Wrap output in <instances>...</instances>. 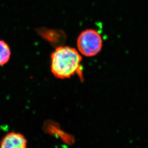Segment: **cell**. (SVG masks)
<instances>
[{
    "mask_svg": "<svg viewBox=\"0 0 148 148\" xmlns=\"http://www.w3.org/2000/svg\"><path fill=\"white\" fill-rule=\"evenodd\" d=\"M82 61L81 53L75 49L69 46H59L51 55L52 73L60 79L70 78L77 74L82 81Z\"/></svg>",
    "mask_w": 148,
    "mask_h": 148,
    "instance_id": "6da1fadb",
    "label": "cell"
},
{
    "mask_svg": "<svg viewBox=\"0 0 148 148\" xmlns=\"http://www.w3.org/2000/svg\"><path fill=\"white\" fill-rule=\"evenodd\" d=\"M79 52L86 57H92L100 52L103 41L100 34L95 30L88 29L81 32L77 39Z\"/></svg>",
    "mask_w": 148,
    "mask_h": 148,
    "instance_id": "7a4b0ae2",
    "label": "cell"
},
{
    "mask_svg": "<svg viewBox=\"0 0 148 148\" xmlns=\"http://www.w3.org/2000/svg\"><path fill=\"white\" fill-rule=\"evenodd\" d=\"M0 148H27L26 140L21 134L9 133L3 139Z\"/></svg>",
    "mask_w": 148,
    "mask_h": 148,
    "instance_id": "3957f363",
    "label": "cell"
},
{
    "mask_svg": "<svg viewBox=\"0 0 148 148\" xmlns=\"http://www.w3.org/2000/svg\"><path fill=\"white\" fill-rule=\"evenodd\" d=\"M41 35L52 44H59L64 39V34L60 31L53 30H44L40 31Z\"/></svg>",
    "mask_w": 148,
    "mask_h": 148,
    "instance_id": "277c9868",
    "label": "cell"
},
{
    "mask_svg": "<svg viewBox=\"0 0 148 148\" xmlns=\"http://www.w3.org/2000/svg\"><path fill=\"white\" fill-rule=\"evenodd\" d=\"M11 56L10 47L5 41L0 40V66L5 64Z\"/></svg>",
    "mask_w": 148,
    "mask_h": 148,
    "instance_id": "5b68a950",
    "label": "cell"
}]
</instances>
